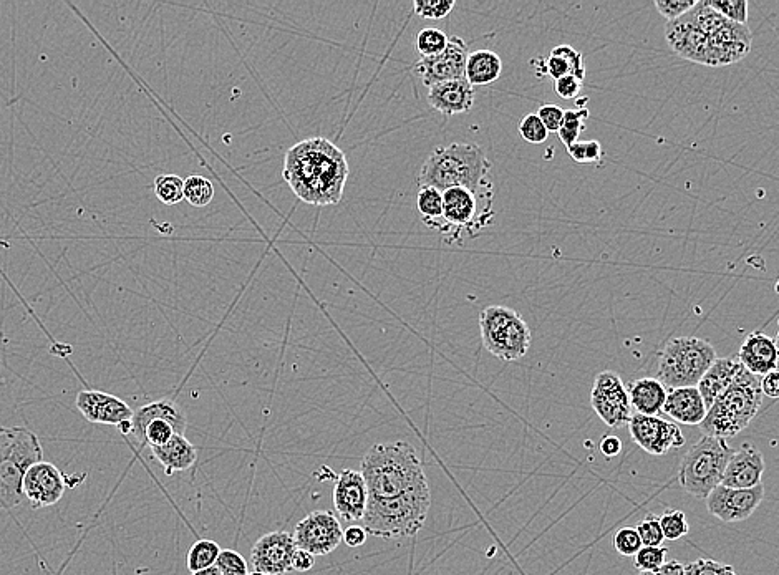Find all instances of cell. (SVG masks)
Listing matches in <instances>:
<instances>
[{
	"instance_id": "cell-1",
	"label": "cell",
	"mask_w": 779,
	"mask_h": 575,
	"mask_svg": "<svg viewBox=\"0 0 779 575\" xmlns=\"http://www.w3.org/2000/svg\"><path fill=\"white\" fill-rule=\"evenodd\" d=\"M349 161L339 146L317 136L287 151L282 178L292 193L312 206L339 204L349 179Z\"/></svg>"
},
{
	"instance_id": "cell-2",
	"label": "cell",
	"mask_w": 779,
	"mask_h": 575,
	"mask_svg": "<svg viewBox=\"0 0 779 575\" xmlns=\"http://www.w3.org/2000/svg\"><path fill=\"white\" fill-rule=\"evenodd\" d=\"M368 498H397L415 489L430 488L417 450L407 441L378 443L360 464Z\"/></svg>"
},
{
	"instance_id": "cell-3",
	"label": "cell",
	"mask_w": 779,
	"mask_h": 575,
	"mask_svg": "<svg viewBox=\"0 0 779 575\" xmlns=\"http://www.w3.org/2000/svg\"><path fill=\"white\" fill-rule=\"evenodd\" d=\"M493 163L488 160L483 146L476 143H451L438 146L421 166L418 184L440 189L468 188L475 193L493 189L489 178Z\"/></svg>"
},
{
	"instance_id": "cell-4",
	"label": "cell",
	"mask_w": 779,
	"mask_h": 575,
	"mask_svg": "<svg viewBox=\"0 0 779 575\" xmlns=\"http://www.w3.org/2000/svg\"><path fill=\"white\" fill-rule=\"evenodd\" d=\"M763 398L761 377L748 372L740 363L733 382L708 408L700 430L703 435L713 438H733L755 420Z\"/></svg>"
},
{
	"instance_id": "cell-5",
	"label": "cell",
	"mask_w": 779,
	"mask_h": 575,
	"mask_svg": "<svg viewBox=\"0 0 779 575\" xmlns=\"http://www.w3.org/2000/svg\"><path fill=\"white\" fill-rule=\"evenodd\" d=\"M431 508L430 488L415 489L397 498L370 499L362 519L368 536L403 539L417 536Z\"/></svg>"
},
{
	"instance_id": "cell-6",
	"label": "cell",
	"mask_w": 779,
	"mask_h": 575,
	"mask_svg": "<svg viewBox=\"0 0 779 575\" xmlns=\"http://www.w3.org/2000/svg\"><path fill=\"white\" fill-rule=\"evenodd\" d=\"M44 461L39 436L25 426L0 425V508L14 509L24 501V476Z\"/></svg>"
},
{
	"instance_id": "cell-7",
	"label": "cell",
	"mask_w": 779,
	"mask_h": 575,
	"mask_svg": "<svg viewBox=\"0 0 779 575\" xmlns=\"http://www.w3.org/2000/svg\"><path fill=\"white\" fill-rule=\"evenodd\" d=\"M717 358L715 348L707 340L698 337L670 339L659 355V380L670 390L698 387Z\"/></svg>"
},
{
	"instance_id": "cell-8",
	"label": "cell",
	"mask_w": 779,
	"mask_h": 575,
	"mask_svg": "<svg viewBox=\"0 0 779 575\" xmlns=\"http://www.w3.org/2000/svg\"><path fill=\"white\" fill-rule=\"evenodd\" d=\"M494 188L475 193L468 188L443 191L445 211L436 232L448 237L451 244H461L463 236L475 237L488 228L493 219Z\"/></svg>"
},
{
	"instance_id": "cell-9",
	"label": "cell",
	"mask_w": 779,
	"mask_h": 575,
	"mask_svg": "<svg viewBox=\"0 0 779 575\" xmlns=\"http://www.w3.org/2000/svg\"><path fill=\"white\" fill-rule=\"evenodd\" d=\"M735 450L723 438L703 436L683 456L680 484L693 498L707 499L718 488Z\"/></svg>"
},
{
	"instance_id": "cell-10",
	"label": "cell",
	"mask_w": 779,
	"mask_h": 575,
	"mask_svg": "<svg viewBox=\"0 0 779 575\" xmlns=\"http://www.w3.org/2000/svg\"><path fill=\"white\" fill-rule=\"evenodd\" d=\"M480 330L483 347L504 362H516L531 347V329L526 320L504 305L481 310Z\"/></svg>"
},
{
	"instance_id": "cell-11",
	"label": "cell",
	"mask_w": 779,
	"mask_h": 575,
	"mask_svg": "<svg viewBox=\"0 0 779 575\" xmlns=\"http://www.w3.org/2000/svg\"><path fill=\"white\" fill-rule=\"evenodd\" d=\"M688 15L710 39L712 67H725L740 62L750 52L753 42L750 29L746 25L726 20L707 4V0L697 2Z\"/></svg>"
},
{
	"instance_id": "cell-12",
	"label": "cell",
	"mask_w": 779,
	"mask_h": 575,
	"mask_svg": "<svg viewBox=\"0 0 779 575\" xmlns=\"http://www.w3.org/2000/svg\"><path fill=\"white\" fill-rule=\"evenodd\" d=\"M131 436L140 446L158 448L171 441L175 435H183L188 428V418L173 400H158L143 405L133 413Z\"/></svg>"
},
{
	"instance_id": "cell-13",
	"label": "cell",
	"mask_w": 779,
	"mask_h": 575,
	"mask_svg": "<svg viewBox=\"0 0 779 575\" xmlns=\"http://www.w3.org/2000/svg\"><path fill=\"white\" fill-rule=\"evenodd\" d=\"M294 541L297 549L310 552L312 556H327L344 542L342 522L325 509L314 511L297 524Z\"/></svg>"
},
{
	"instance_id": "cell-14",
	"label": "cell",
	"mask_w": 779,
	"mask_h": 575,
	"mask_svg": "<svg viewBox=\"0 0 779 575\" xmlns=\"http://www.w3.org/2000/svg\"><path fill=\"white\" fill-rule=\"evenodd\" d=\"M591 405L600 420L610 428L629 425L630 405L627 385L614 372H600L592 385Z\"/></svg>"
},
{
	"instance_id": "cell-15",
	"label": "cell",
	"mask_w": 779,
	"mask_h": 575,
	"mask_svg": "<svg viewBox=\"0 0 779 575\" xmlns=\"http://www.w3.org/2000/svg\"><path fill=\"white\" fill-rule=\"evenodd\" d=\"M629 431L632 440L649 455H667L668 451L685 445V436L680 426L675 425L673 421L663 420L660 416L635 413L630 416Z\"/></svg>"
},
{
	"instance_id": "cell-16",
	"label": "cell",
	"mask_w": 779,
	"mask_h": 575,
	"mask_svg": "<svg viewBox=\"0 0 779 575\" xmlns=\"http://www.w3.org/2000/svg\"><path fill=\"white\" fill-rule=\"evenodd\" d=\"M296 551V541L291 532H267L252 546L251 564L256 572L284 575L292 571V559Z\"/></svg>"
},
{
	"instance_id": "cell-17",
	"label": "cell",
	"mask_w": 779,
	"mask_h": 575,
	"mask_svg": "<svg viewBox=\"0 0 779 575\" xmlns=\"http://www.w3.org/2000/svg\"><path fill=\"white\" fill-rule=\"evenodd\" d=\"M470 47L461 37H451L443 54L438 57L420 58L415 63L413 73L420 78L425 87H433L448 80L465 78L466 60Z\"/></svg>"
},
{
	"instance_id": "cell-18",
	"label": "cell",
	"mask_w": 779,
	"mask_h": 575,
	"mask_svg": "<svg viewBox=\"0 0 779 575\" xmlns=\"http://www.w3.org/2000/svg\"><path fill=\"white\" fill-rule=\"evenodd\" d=\"M765 498L763 484L751 489H733L718 486L707 498L708 513L723 522L746 521L755 514Z\"/></svg>"
},
{
	"instance_id": "cell-19",
	"label": "cell",
	"mask_w": 779,
	"mask_h": 575,
	"mask_svg": "<svg viewBox=\"0 0 779 575\" xmlns=\"http://www.w3.org/2000/svg\"><path fill=\"white\" fill-rule=\"evenodd\" d=\"M22 488L32 508H50L63 498L67 491V479L55 464L40 461L25 473Z\"/></svg>"
},
{
	"instance_id": "cell-20",
	"label": "cell",
	"mask_w": 779,
	"mask_h": 575,
	"mask_svg": "<svg viewBox=\"0 0 779 575\" xmlns=\"http://www.w3.org/2000/svg\"><path fill=\"white\" fill-rule=\"evenodd\" d=\"M332 499L342 521L347 524L362 521L368 504V488L362 473L355 469H344L335 479Z\"/></svg>"
},
{
	"instance_id": "cell-21",
	"label": "cell",
	"mask_w": 779,
	"mask_h": 575,
	"mask_svg": "<svg viewBox=\"0 0 779 575\" xmlns=\"http://www.w3.org/2000/svg\"><path fill=\"white\" fill-rule=\"evenodd\" d=\"M77 408L90 423L95 425L118 426L123 421L133 420V413L128 403L110 393L97 390H83L77 395Z\"/></svg>"
},
{
	"instance_id": "cell-22",
	"label": "cell",
	"mask_w": 779,
	"mask_h": 575,
	"mask_svg": "<svg viewBox=\"0 0 779 575\" xmlns=\"http://www.w3.org/2000/svg\"><path fill=\"white\" fill-rule=\"evenodd\" d=\"M765 473V460L761 451L751 443L741 445L728 461L721 486L733 489H751L760 486Z\"/></svg>"
},
{
	"instance_id": "cell-23",
	"label": "cell",
	"mask_w": 779,
	"mask_h": 575,
	"mask_svg": "<svg viewBox=\"0 0 779 575\" xmlns=\"http://www.w3.org/2000/svg\"><path fill=\"white\" fill-rule=\"evenodd\" d=\"M428 103L441 115L468 113L475 105V87L466 78L438 83L428 88Z\"/></svg>"
},
{
	"instance_id": "cell-24",
	"label": "cell",
	"mask_w": 779,
	"mask_h": 575,
	"mask_svg": "<svg viewBox=\"0 0 779 575\" xmlns=\"http://www.w3.org/2000/svg\"><path fill=\"white\" fill-rule=\"evenodd\" d=\"M736 360L756 377L779 368V345L776 339L761 332H751L741 344Z\"/></svg>"
},
{
	"instance_id": "cell-25",
	"label": "cell",
	"mask_w": 779,
	"mask_h": 575,
	"mask_svg": "<svg viewBox=\"0 0 779 575\" xmlns=\"http://www.w3.org/2000/svg\"><path fill=\"white\" fill-rule=\"evenodd\" d=\"M663 413L682 425L700 426L707 416V405L697 387L672 388L668 390Z\"/></svg>"
},
{
	"instance_id": "cell-26",
	"label": "cell",
	"mask_w": 779,
	"mask_h": 575,
	"mask_svg": "<svg viewBox=\"0 0 779 575\" xmlns=\"http://www.w3.org/2000/svg\"><path fill=\"white\" fill-rule=\"evenodd\" d=\"M534 70L538 77H551L554 82L559 78L574 75V77L586 78V65L581 52L572 49L571 45H559L552 49L547 58H536L533 60Z\"/></svg>"
},
{
	"instance_id": "cell-27",
	"label": "cell",
	"mask_w": 779,
	"mask_h": 575,
	"mask_svg": "<svg viewBox=\"0 0 779 575\" xmlns=\"http://www.w3.org/2000/svg\"><path fill=\"white\" fill-rule=\"evenodd\" d=\"M153 458L165 469L166 476L193 468L198 461V450L183 435H175L166 445L151 448Z\"/></svg>"
},
{
	"instance_id": "cell-28",
	"label": "cell",
	"mask_w": 779,
	"mask_h": 575,
	"mask_svg": "<svg viewBox=\"0 0 779 575\" xmlns=\"http://www.w3.org/2000/svg\"><path fill=\"white\" fill-rule=\"evenodd\" d=\"M630 405L639 415L659 416L667 402L668 390L659 378H639L627 385Z\"/></svg>"
},
{
	"instance_id": "cell-29",
	"label": "cell",
	"mask_w": 779,
	"mask_h": 575,
	"mask_svg": "<svg viewBox=\"0 0 779 575\" xmlns=\"http://www.w3.org/2000/svg\"><path fill=\"white\" fill-rule=\"evenodd\" d=\"M738 368H740V362L735 357L717 358V362L708 368V372L703 375L697 387L707 408H710L721 393L725 392L728 385L733 382Z\"/></svg>"
},
{
	"instance_id": "cell-30",
	"label": "cell",
	"mask_w": 779,
	"mask_h": 575,
	"mask_svg": "<svg viewBox=\"0 0 779 575\" xmlns=\"http://www.w3.org/2000/svg\"><path fill=\"white\" fill-rule=\"evenodd\" d=\"M503 73V60L491 50H478L468 55L465 78L473 87H483L496 82Z\"/></svg>"
},
{
	"instance_id": "cell-31",
	"label": "cell",
	"mask_w": 779,
	"mask_h": 575,
	"mask_svg": "<svg viewBox=\"0 0 779 575\" xmlns=\"http://www.w3.org/2000/svg\"><path fill=\"white\" fill-rule=\"evenodd\" d=\"M417 209L420 213L421 221L428 228L436 231L443 219L445 211V201L440 189L431 188V186H420L417 194Z\"/></svg>"
},
{
	"instance_id": "cell-32",
	"label": "cell",
	"mask_w": 779,
	"mask_h": 575,
	"mask_svg": "<svg viewBox=\"0 0 779 575\" xmlns=\"http://www.w3.org/2000/svg\"><path fill=\"white\" fill-rule=\"evenodd\" d=\"M219 554H221V547H219L218 542L211 541V539H199L189 549L188 556H186V566H188L189 571L196 574V572L216 566Z\"/></svg>"
},
{
	"instance_id": "cell-33",
	"label": "cell",
	"mask_w": 779,
	"mask_h": 575,
	"mask_svg": "<svg viewBox=\"0 0 779 575\" xmlns=\"http://www.w3.org/2000/svg\"><path fill=\"white\" fill-rule=\"evenodd\" d=\"M448 42H450V37L443 30L426 27V29L420 30L415 37V49L421 58L438 57L445 52Z\"/></svg>"
},
{
	"instance_id": "cell-34",
	"label": "cell",
	"mask_w": 779,
	"mask_h": 575,
	"mask_svg": "<svg viewBox=\"0 0 779 575\" xmlns=\"http://www.w3.org/2000/svg\"><path fill=\"white\" fill-rule=\"evenodd\" d=\"M589 115H591V112H589L587 107H579L576 110H566L564 112L561 130L557 131V135L561 138L562 143L566 145V148L579 141L582 131L586 130V120L589 118Z\"/></svg>"
},
{
	"instance_id": "cell-35",
	"label": "cell",
	"mask_w": 779,
	"mask_h": 575,
	"mask_svg": "<svg viewBox=\"0 0 779 575\" xmlns=\"http://www.w3.org/2000/svg\"><path fill=\"white\" fill-rule=\"evenodd\" d=\"M184 199L194 208H204L214 199V186L208 178L193 174L184 181Z\"/></svg>"
},
{
	"instance_id": "cell-36",
	"label": "cell",
	"mask_w": 779,
	"mask_h": 575,
	"mask_svg": "<svg viewBox=\"0 0 779 575\" xmlns=\"http://www.w3.org/2000/svg\"><path fill=\"white\" fill-rule=\"evenodd\" d=\"M156 198L166 206H175L184 201V179L178 174H161L155 179Z\"/></svg>"
},
{
	"instance_id": "cell-37",
	"label": "cell",
	"mask_w": 779,
	"mask_h": 575,
	"mask_svg": "<svg viewBox=\"0 0 779 575\" xmlns=\"http://www.w3.org/2000/svg\"><path fill=\"white\" fill-rule=\"evenodd\" d=\"M660 527H662L663 536L668 541H678L683 536H687L690 531L688 526L687 516L682 511H675V509H668L659 518Z\"/></svg>"
},
{
	"instance_id": "cell-38",
	"label": "cell",
	"mask_w": 779,
	"mask_h": 575,
	"mask_svg": "<svg viewBox=\"0 0 779 575\" xmlns=\"http://www.w3.org/2000/svg\"><path fill=\"white\" fill-rule=\"evenodd\" d=\"M707 4L730 22L741 25L748 22L750 4L746 0H707Z\"/></svg>"
},
{
	"instance_id": "cell-39",
	"label": "cell",
	"mask_w": 779,
	"mask_h": 575,
	"mask_svg": "<svg viewBox=\"0 0 779 575\" xmlns=\"http://www.w3.org/2000/svg\"><path fill=\"white\" fill-rule=\"evenodd\" d=\"M667 547H649L644 546L634 556V566L642 572L659 571L660 567L667 562Z\"/></svg>"
},
{
	"instance_id": "cell-40",
	"label": "cell",
	"mask_w": 779,
	"mask_h": 575,
	"mask_svg": "<svg viewBox=\"0 0 779 575\" xmlns=\"http://www.w3.org/2000/svg\"><path fill=\"white\" fill-rule=\"evenodd\" d=\"M455 0H415L413 10L421 19L440 20L455 9Z\"/></svg>"
},
{
	"instance_id": "cell-41",
	"label": "cell",
	"mask_w": 779,
	"mask_h": 575,
	"mask_svg": "<svg viewBox=\"0 0 779 575\" xmlns=\"http://www.w3.org/2000/svg\"><path fill=\"white\" fill-rule=\"evenodd\" d=\"M519 135L524 141H528L531 145H541L547 140L549 131L546 130V126L542 123L538 113H531V115L524 116L523 120L519 121Z\"/></svg>"
},
{
	"instance_id": "cell-42",
	"label": "cell",
	"mask_w": 779,
	"mask_h": 575,
	"mask_svg": "<svg viewBox=\"0 0 779 575\" xmlns=\"http://www.w3.org/2000/svg\"><path fill=\"white\" fill-rule=\"evenodd\" d=\"M614 547L620 556L634 557L644 544L640 541L639 532L635 527H622L614 534Z\"/></svg>"
},
{
	"instance_id": "cell-43",
	"label": "cell",
	"mask_w": 779,
	"mask_h": 575,
	"mask_svg": "<svg viewBox=\"0 0 779 575\" xmlns=\"http://www.w3.org/2000/svg\"><path fill=\"white\" fill-rule=\"evenodd\" d=\"M567 153L576 163H599L604 158V150L596 140L576 141L567 148Z\"/></svg>"
},
{
	"instance_id": "cell-44",
	"label": "cell",
	"mask_w": 779,
	"mask_h": 575,
	"mask_svg": "<svg viewBox=\"0 0 779 575\" xmlns=\"http://www.w3.org/2000/svg\"><path fill=\"white\" fill-rule=\"evenodd\" d=\"M639 532L640 541L644 546L660 547L665 541L663 536L662 527H660V521L657 516H647L644 521L639 522V526L635 527Z\"/></svg>"
},
{
	"instance_id": "cell-45",
	"label": "cell",
	"mask_w": 779,
	"mask_h": 575,
	"mask_svg": "<svg viewBox=\"0 0 779 575\" xmlns=\"http://www.w3.org/2000/svg\"><path fill=\"white\" fill-rule=\"evenodd\" d=\"M216 567L219 571L223 572V575H247V562L239 552L233 551V549H224L219 554L218 561H216Z\"/></svg>"
},
{
	"instance_id": "cell-46",
	"label": "cell",
	"mask_w": 779,
	"mask_h": 575,
	"mask_svg": "<svg viewBox=\"0 0 779 575\" xmlns=\"http://www.w3.org/2000/svg\"><path fill=\"white\" fill-rule=\"evenodd\" d=\"M695 5L697 0H657L655 9L659 10V14L668 22H673L682 19L683 15L688 14Z\"/></svg>"
},
{
	"instance_id": "cell-47",
	"label": "cell",
	"mask_w": 779,
	"mask_h": 575,
	"mask_svg": "<svg viewBox=\"0 0 779 575\" xmlns=\"http://www.w3.org/2000/svg\"><path fill=\"white\" fill-rule=\"evenodd\" d=\"M685 575H738L733 567L712 559H698L685 566Z\"/></svg>"
},
{
	"instance_id": "cell-48",
	"label": "cell",
	"mask_w": 779,
	"mask_h": 575,
	"mask_svg": "<svg viewBox=\"0 0 779 575\" xmlns=\"http://www.w3.org/2000/svg\"><path fill=\"white\" fill-rule=\"evenodd\" d=\"M538 116L549 133H557V131L561 130L564 110L559 105H552V103L542 105L539 108Z\"/></svg>"
},
{
	"instance_id": "cell-49",
	"label": "cell",
	"mask_w": 779,
	"mask_h": 575,
	"mask_svg": "<svg viewBox=\"0 0 779 575\" xmlns=\"http://www.w3.org/2000/svg\"><path fill=\"white\" fill-rule=\"evenodd\" d=\"M582 83H584V80H581V78L567 75V77L556 80L554 88H556V93L559 97L564 98V100H574L581 93Z\"/></svg>"
},
{
	"instance_id": "cell-50",
	"label": "cell",
	"mask_w": 779,
	"mask_h": 575,
	"mask_svg": "<svg viewBox=\"0 0 779 575\" xmlns=\"http://www.w3.org/2000/svg\"><path fill=\"white\" fill-rule=\"evenodd\" d=\"M761 392L763 397L778 400L779 398V368L773 372L766 373L761 377Z\"/></svg>"
},
{
	"instance_id": "cell-51",
	"label": "cell",
	"mask_w": 779,
	"mask_h": 575,
	"mask_svg": "<svg viewBox=\"0 0 779 575\" xmlns=\"http://www.w3.org/2000/svg\"><path fill=\"white\" fill-rule=\"evenodd\" d=\"M315 556H312L310 552L297 549L292 559V571L296 572H309L310 569H314Z\"/></svg>"
},
{
	"instance_id": "cell-52",
	"label": "cell",
	"mask_w": 779,
	"mask_h": 575,
	"mask_svg": "<svg viewBox=\"0 0 779 575\" xmlns=\"http://www.w3.org/2000/svg\"><path fill=\"white\" fill-rule=\"evenodd\" d=\"M367 531L362 526H349L344 529V542L349 547H360L367 541Z\"/></svg>"
},
{
	"instance_id": "cell-53",
	"label": "cell",
	"mask_w": 779,
	"mask_h": 575,
	"mask_svg": "<svg viewBox=\"0 0 779 575\" xmlns=\"http://www.w3.org/2000/svg\"><path fill=\"white\" fill-rule=\"evenodd\" d=\"M620 451H622V441L617 436H604L600 441V453L605 458H615L620 455Z\"/></svg>"
},
{
	"instance_id": "cell-54",
	"label": "cell",
	"mask_w": 779,
	"mask_h": 575,
	"mask_svg": "<svg viewBox=\"0 0 779 575\" xmlns=\"http://www.w3.org/2000/svg\"><path fill=\"white\" fill-rule=\"evenodd\" d=\"M639 575H685V566L678 561H668L655 572H640Z\"/></svg>"
},
{
	"instance_id": "cell-55",
	"label": "cell",
	"mask_w": 779,
	"mask_h": 575,
	"mask_svg": "<svg viewBox=\"0 0 779 575\" xmlns=\"http://www.w3.org/2000/svg\"><path fill=\"white\" fill-rule=\"evenodd\" d=\"M193 575H223V572L219 571L218 567L213 566L209 567V569H204V571L196 572V574Z\"/></svg>"
},
{
	"instance_id": "cell-56",
	"label": "cell",
	"mask_w": 779,
	"mask_h": 575,
	"mask_svg": "<svg viewBox=\"0 0 779 575\" xmlns=\"http://www.w3.org/2000/svg\"><path fill=\"white\" fill-rule=\"evenodd\" d=\"M775 292H776V294H779V279H778V281H776V284H775Z\"/></svg>"
},
{
	"instance_id": "cell-57",
	"label": "cell",
	"mask_w": 779,
	"mask_h": 575,
	"mask_svg": "<svg viewBox=\"0 0 779 575\" xmlns=\"http://www.w3.org/2000/svg\"><path fill=\"white\" fill-rule=\"evenodd\" d=\"M247 575H267V574H262V572L254 571V572H249V574H247Z\"/></svg>"
},
{
	"instance_id": "cell-58",
	"label": "cell",
	"mask_w": 779,
	"mask_h": 575,
	"mask_svg": "<svg viewBox=\"0 0 779 575\" xmlns=\"http://www.w3.org/2000/svg\"><path fill=\"white\" fill-rule=\"evenodd\" d=\"M776 342H778V345H779V334H778V337H776Z\"/></svg>"
}]
</instances>
